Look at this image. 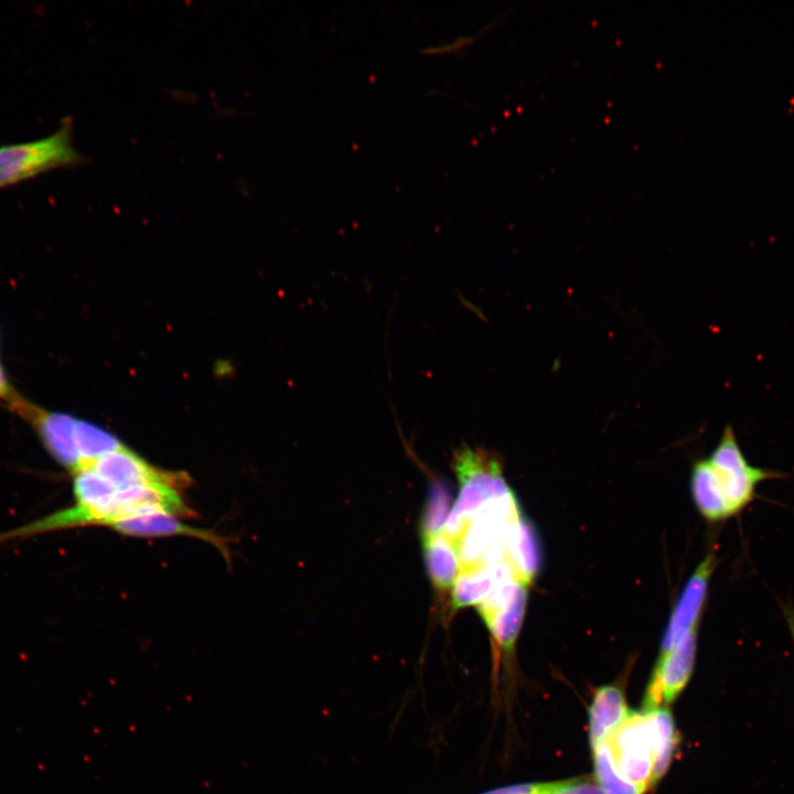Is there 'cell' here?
I'll list each match as a JSON object with an SVG mask.
<instances>
[{"mask_svg": "<svg viewBox=\"0 0 794 794\" xmlns=\"http://www.w3.org/2000/svg\"><path fill=\"white\" fill-rule=\"evenodd\" d=\"M86 161L74 146L73 122L66 117L58 129L46 137L0 146V189Z\"/></svg>", "mask_w": 794, "mask_h": 794, "instance_id": "3957f363", "label": "cell"}, {"mask_svg": "<svg viewBox=\"0 0 794 794\" xmlns=\"http://www.w3.org/2000/svg\"><path fill=\"white\" fill-rule=\"evenodd\" d=\"M505 560L516 577L529 586L541 564L540 545L532 523L521 515L509 527Z\"/></svg>", "mask_w": 794, "mask_h": 794, "instance_id": "4fadbf2b", "label": "cell"}, {"mask_svg": "<svg viewBox=\"0 0 794 794\" xmlns=\"http://www.w3.org/2000/svg\"><path fill=\"white\" fill-rule=\"evenodd\" d=\"M75 440L81 461H93L125 447L110 432L83 420H76Z\"/></svg>", "mask_w": 794, "mask_h": 794, "instance_id": "ffe728a7", "label": "cell"}, {"mask_svg": "<svg viewBox=\"0 0 794 794\" xmlns=\"http://www.w3.org/2000/svg\"><path fill=\"white\" fill-rule=\"evenodd\" d=\"M452 464L460 491L443 533L459 539L480 508L512 490L503 476L500 460L486 450L463 447L454 452Z\"/></svg>", "mask_w": 794, "mask_h": 794, "instance_id": "7a4b0ae2", "label": "cell"}, {"mask_svg": "<svg viewBox=\"0 0 794 794\" xmlns=\"http://www.w3.org/2000/svg\"><path fill=\"white\" fill-rule=\"evenodd\" d=\"M117 532L140 537H164L184 535L191 537H197L200 539L210 541L216 547L224 551V546L219 537L215 536L211 532L194 528L182 522L178 521L175 516L171 515H149L137 518L127 519L112 525Z\"/></svg>", "mask_w": 794, "mask_h": 794, "instance_id": "5bb4252c", "label": "cell"}, {"mask_svg": "<svg viewBox=\"0 0 794 794\" xmlns=\"http://www.w3.org/2000/svg\"><path fill=\"white\" fill-rule=\"evenodd\" d=\"M784 616L787 623L790 635L794 646V608L790 604L783 605Z\"/></svg>", "mask_w": 794, "mask_h": 794, "instance_id": "603a6c76", "label": "cell"}, {"mask_svg": "<svg viewBox=\"0 0 794 794\" xmlns=\"http://www.w3.org/2000/svg\"><path fill=\"white\" fill-rule=\"evenodd\" d=\"M715 566V555L708 554L688 579L670 614L659 655L667 654L690 629L698 625Z\"/></svg>", "mask_w": 794, "mask_h": 794, "instance_id": "9c48e42d", "label": "cell"}, {"mask_svg": "<svg viewBox=\"0 0 794 794\" xmlns=\"http://www.w3.org/2000/svg\"><path fill=\"white\" fill-rule=\"evenodd\" d=\"M78 468L92 469L117 491L155 483L169 484L178 489L186 485L187 480L184 473L169 472L150 465L126 447L93 461H79L76 469Z\"/></svg>", "mask_w": 794, "mask_h": 794, "instance_id": "ba28073f", "label": "cell"}, {"mask_svg": "<svg viewBox=\"0 0 794 794\" xmlns=\"http://www.w3.org/2000/svg\"><path fill=\"white\" fill-rule=\"evenodd\" d=\"M35 428L47 451L71 472L81 461L75 440L74 417L62 412H46L32 407L25 417Z\"/></svg>", "mask_w": 794, "mask_h": 794, "instance_id": "30bf717a", "label": "cell"}, {"mask_svg": "<svg viewBox=\"0 0 794 794\" xmlns=\"http://www.w3.org/2000/svg\"><path fill=\"white\" fill-rule=\"evenodd\" d=\"M423 559L431 582L437 589L452 588L461 564L455 544L442 532L422 543Z\"/></svg>", "mask_w": 794, "mask_h": 794, "instance_id": "9a60e30c", "label": "cell"}, {"mask_svg": "<svg viewBox=\"0 0 794 794\" xmlns=\"http://www.w3.org/2000/svg\"><path fill=\"white\" fill-rule=\"evenodd\" d=\"M517 578L504 560L493 566H475L461 569L452 586L454 610L483 601L498 584Z\"/></svg>", "mask_w": 794, "mask_h": 794, "instance_id": "8fae6325", "label": "cell"}, {"mask_svg": "<svg viewBox=\"0 0 794 794\" xmlns=\"http://www.w3.org/2000/svg\"><path fill=\"white\" fill-rule=\"evenodd\" d=\"M528 584L513 578L498 584L483 601L476 604V611L486 624L495 647V661L498 656H511L525 615Z\"/></svg>", "mask_w": 794, "mask_h": 794, "instance_id": "5b68a950", "label": "cell"}, {"mask_svg": "<svg viewBox=\"0 0 794 794\" xmlns=\"http://www.w3.org/2000/svg\"><path fill=\"white\" fill-rule=\"evenodd\" d=\"M592 752L596 781L603 794H643L645 792L618 770L608 742L596 747Z\"/></svg>", "mask_w": 794, "mask_h": 794, "instance_id": "d6986e66", "label": "cell"}, {"mask_svg": "<svg viewBox=\"0 0 794 794\" xmlns=\"http://www.w3.org/2000/svg\"><path fill=\"white\" fill-rule=\"evenodd\" d=\"M73 474L75 512H87L108 503L118 492L109 482L89 468H78Z\"/></svg>", "mask_w": 794, "mask_h": 794, "instance_id": "ac0fdd59", "label": "cell"}, {"mask_svg": "<svg viewBox=\"0 0 794 794\" xmlns=\"http://www.w3.org/2000/svg\"><path fill=\"white\" fill-rule=\"evenodd\" d=\"M608 744L623 776L643 791L653 785V743L646 711L630 712Z\"/></svg>", "mask_w": 794, "mask_h": 794, "instance_id": "8992f818", "label": "cell"}, {"mask_svg": "<svg viewBox=\"0 0 794 794\" xmlns=\"http://www.w3.org/2000/svg\"><path fill=\"white\" fill-rule=\"evenodd\" d=\"M698 625L690 629L678 643L658 661L648 683L643 710L666 707L686 687L695 666Z\"/></svg>", "mask_w": 794, "mask_h": 794, "instance_id": "52a82bcc", "label": "cell"}, {"mask_svg": "<svg viewBox=\"0 0 794 794\" xmlns=\"http://www.w3.org/2000/svg\"><path fill=\"white\" fill-rule=\"evenodd\" d=\"M646 712L653 743V784H655L668 770L678 743V733L667 707L655 708Z\"/></svg>", "mask_w": 794, "mask_h": 794, "instance_id": "2e32d148", "label": "cell"}, {"mask_svg": "<svg viewBox=\"0 0 794 794\" xmlns=\"http://www.w3.org/2000/svg\"><path fill=\"white\" fill-rule=\"evenodd\" d=\"M0 397L11 399L13 395L11 394L9 383L0 367Z\"/></svg>", "mask_w": 794, "mask_h": 794, "instance_id": "cb8c5ba5", "label": "cell"}, {"mask_svg": "<svg viewBox=\"0 0 794 794\" xmlns=\"http://www.w3.org/2000/svg\"><path fill=\"white\" fill-rule=\"evenodd\" d=\"M453 498L449 484L439 478H431L420 519V537L425 543L443 530L452 511Z\"/></svg>", "mask_w": 794, "mask_h": 794, "instance_id": "e0dca14e", "label": "cell"}, {"mask_svg": "<svg viewBox=\"0 0 794 794\" xmlns=\"http://www.w3.org/2000/svg\"><path fill=\"white\" fill-rule=\"evenodd\" d=\"M779 475L752 465L727 426L711 454L694 465L690 490L699 513L718 522L742 512L754 500L759 484Z\"/></svg>", "mask_w": 794, "mask_h": 794, "instance_id": "6da1fadb", "label": "cell"}, {"mask_svg": "<svg viewBox=\"0 0 794 794\" xmlns=\"http://www.w3.org/2000/svg\"><path fill=\"white\" fill-rule=\"evenodd\" d=\"M556 782L517 783L495 787L479 794H552Z\"/></svg>", "mask_w": 794, "mask_h": 794, "instance_id": "44dd1931", "label": "cell"}, {"mask_svg": "<svg viewBox=\"0 0 794 794\" xmlns=\"http://www.w3.org/2000/svg\"><path fill=\"white\" fill-rule=\"evenodd\" d=\"M552 794H603L597 782L586 777L556 781Z\"/></svg>", "mask_w": 794, "mask_h": 794, "instance_id": "7402d4cb", "label": "cell"}, {"mask_svg": "<svg viewBox=\"0 0 794 794\" xmlns=\"http://www.w3.org/2000/svg\"><path fill=\"white\" fill-rule=\"evenodd\" d=\"M190 516L178 489L162 483L135 486L118 491L106 504L86 514V525H115L149 515Z\"/></svg>", "mask_w": 794, "mask_h": 794, "instance_id": "277c9868", "label": "cell"}, {"mask_svg": "<svg viewBox=\"0 0 794 794\" xmlns=\"http://www.w3.org/2000/svg\"><path fill=\"white\" fill-rule=\"evenodd\" d=\"M629 715L625 696L620 687L607 685L597 689L589 708V737L592 749L608 742Z\"/></svg>", "mask_w": 794, "mask_h": 794, "instance_id": "7c38bea8", "label": "cell"}]
</instances>
